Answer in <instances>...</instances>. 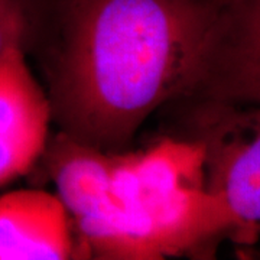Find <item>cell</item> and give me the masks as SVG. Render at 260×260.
<instances>
[{"instance_id":"obj_3","label":"cell","mask_w":260,"mask_h":260,"mask_svg":"<svg viewBox=\"0 0 260 260\" xmlns=\"http://www.w3.org/2000/svg\"><path fill=\"white\" fill-rule=\"evenodd\" d=\"M178 103L260 112V0L221 8L197 84Z\"/></svg>"},{"instance_id":"obj_7","label":"cell","mask_w":260,"mask_h":260,"mask_svg":"<svg viewBox=\"0 0 260 260\" xmlns=\"http://www.w3.org/2000/svg\"><path fill=\"white\" fill-rule=\"evenodd\" d=\"M54 0H0V55L20 49L37 56L47 38Z\"/></svg>"},{"instance_id":"obj_8","label":"cell","mask_w":260,"mask_h":260,"mask_svg":"<svg viewBox=\"0 0 260 260\" xmlns=\"http://www.w3.org/2000/svg\"><path fill=\"white\" fill-rule=\"evenodd\" d=\"M215 3H218V5H221V6H225V5H229V3H233V2H236V0H214Z\"/></svg>"},{"instance_id":"obj_4","label":"cell","mask_w":260,"mask_h":260,"mask_svg":"<svg viewBox=\"0 0 260 260\" xmlns=\"http://www.w3.org/2000/svg\"><path fill=\"white\" fill-rule=\"evenodd\" d=\"M47 90L38 83L28 55H0V186L30 174L44 155L52 126Z\"/></svg>"},{"instance_id":"obj_5","label":"cell","mask_w":260,"mask_h":260,"mask_svg":"<svg viewBox=\"0 0 260 260\" xmlns=\"http://www.w3.org/2000/svg\"><path fill=\"white\" fill-rule=\"evenodd\" d=\"M83 259L71 215L41 188L0 195V260Z\"/></svg>"},{"instance_id":"obj_6","label":"cell","mask_w":260,"mask_h":260,"mask_svg":"<svg viewBox=\"0 0 260 260\" xmlns=\"http://www.w3.org/2000/svg\"><path fill=\"white\" fill-rule=\"evenodd\" d=\"M117 155L56 130L35 168H41V174L54 184L55 194L77 224L120 204L112 188Z\"/></svg>"},{"instance_id":"obj_2","label":"cell","mask_w":260,"mask_h":260,"mask_svg":"<svg viewBox=\"0 0 260 260\" xmlns=\"http://www.w3.org/2000/svg\"><path fill=\"white\" fill-rule=\"evenodd\" d=\"M207 150V185L223 200L236 242L260 237V112L191 104Z\"/></svg>"},{"instance_id":"obj_1","label":"cell","mask_w":260,"mask_h":260,"mask_svg":"<svg viewBox=\"0 0 260 260\" xmlns=\"http://www.w3.org/2000/svg\"><path fill=\"white\" fill-rule=\"evenodd\" d=\"M221 8L214 0H54L37 54L52 123L120 153L149 116L191 94Z\"/></svg>"}]
</instances>
